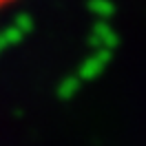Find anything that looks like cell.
<instances>
[{"label": "cell", "mask_w": 146, "mask_h": 146, "mask_svg": "<svg viewBox=\"0 0 146 146\" xmlns=\"http://www.w3.org/2000/svg\"><path fill=\"white\" fill-rule=\"evenodd\" d=\"M0 2H2V0H0Z\"/></svg>", "instance_id": "obj_1"}]
</instances>
